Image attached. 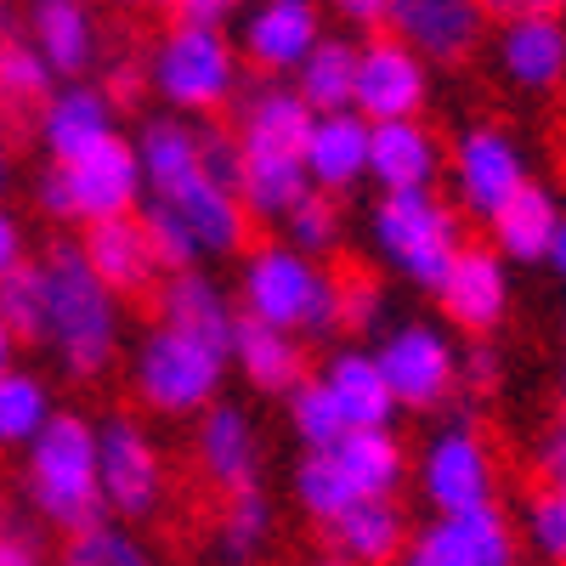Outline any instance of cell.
I'll use <instances>...</instances> for the list:
<instances>
[{
	"label": "cell",
	"mask_w": 566,
	"mask_h": 566,
	"mask_svg": "<svg viewBox=\"0 0 566 566\" xmlns=\"http://www.w3.org/2000/svg\"><path fill=\"white\" fill-rule=\"evenodd\" d=\"M34 272H40V295H45L40 346L52 352L57 374H69V380H80V386L103 380L125 340L119 295L103 290V277L85 266L74 239H52L34 255Z\"/></svg>",
	"instance_id": "1"
},
{
	"label": "cell",
	"mask_w": 566,
	"mask_h": 566,
	"mask_svg": "<svg viewBox=\"0 0 566 566\" xmlns=\"http://www.w3.org/2000/svg\"><path fill=\"white\" fill-rule=\"evenodd\" d=\"M239 317L290 328L306 346H328L340 340V272L328 261H312L301 250H290L283 239L250 244L239 255Z\"/></svg>",
	"instance_id": "2"
},
{
	"label": "cell",
	"mask_w": 566,
	"mask_h": 566,
	"mask_svg": "<svg viewBox=\"0 0 566 566\" xmlns=\"http://www.w3.org/2000/svg\"><path fill=\"white\" fill-rule=\"evenodd\" d=\"M23 499L45 527L85 533L108 522V504L97 488V419L57 408L23 448Z\"/></svg>",
	"instance_id": "3"
},
{
	"label": "cell",
	"mask_w": 566,
	"mask_h": 566,
	"mask_svg": "<svg viewBox=\"0 0 566 566\" xmlns=\"http://www.w3.org/2000/svg\"><path fill=\"white\" fill-rule=\"evenodd\" d=\"M142 63H148V91L165 103V114L181 119H216L244 91V57L232 45V29L170 18Z\"/></svg>",
	"instance_id": "4"
},
{
	"label": "cell",
	"mask_w": 566,
	"mask_h": 566,
	"mask_svg": "<svg viewBox=\"0 0 566 566\" xmlns=\"http://www.w3.org/2000/svg\"><path fill=\"white\" fill-rule=\"evenodd\" d=\"M368 244L391 277H402L419 295H437V283L448 277L453 255L470 239H464V216L431 187V193H374Z\"/></svg>",
	"instance_id": "5"
},
{
	"label": "cell",
	"mask_w": 566,
	"mask_h": 566,
	"mask_svg": "<svg viewBox=\"0 0 566 566\" xmlns=\"http://www.w3.org/2000/svg\"><path fill=\"white\" fill-rule=\"evenodd\" d=\"M29 199L57 227H91V221H108V216H130L142 205V165H136L130 136L119 130L103 148H91L69 165L45 159L29 181Z\"/></svg>",
	"instance_id": "6"
},
{
	"label": "cell",
	"mask_w": 566,
	"mask_h": 566,
	"mask_svg": "<svg viewBox=\"0 0 566 566\" xmlns=\"http://www.w3.org/2000/svg\"><path fill=\"white\" fill-rule=\"evenodd\" d=\"M227 380V352L181 335V328H142L130 352V391L159 419H199Z\"/></svg>",
	"instance_id": "7"
},
{
	"label": "cell",
	"mask_w": 566,
	"mask_h": 566,
	"mask_svg": "<svg viewBox=\"0 0 566 566\" xmlns=\"http://www.w3.org/2000/svg\"><path fill=\"white\" fill-rule=\"evenodd\" d=\"M374 363H380L386 386L397 397V413H442L459 397V346L442 323L397 317L374 335Z\"/></svg>",
	"instance_id": "8"
},
{
	"label": "cell",
	"mask_w": 566,
	"mask_h": 566,
	"mask_svg": "<svg viewBox=\"0 0 566 566\" xmlns=\"http://www.w3.org/2000/svg\"><path fill=\"white\" fill-rule=\"evenodd\" d=\"M413 488L431 504V515L482 510L499 499V459H493L488 437L476 431V419L453 413L448 424H437V437L413 459Z\"/></svg>",
	"instance_id": "9"
},
{
	"label": "cell",
	"mask_w": 566,
	"mask_h": 566,
	"mask_svg": "<svg viewBox=\"0 0 566 566\" xmlns=\"http://www.w3.org/2000/svg\"><path fill=\"white\" fill-rule=\"evenodd\" d=\"M165 453L130 413L97 419V488L114 522H148L165 504Z\"/></svg>",
	"instance_id": "10"
},
{
	"label": "cell",
	"mask_w": 566,
	"mask_h": 566,
	"mask_svg": "<svg viewBox=\"0 0 566 566\" xmlns=\"http://www.w3.org/2000/svg\"><path fill=\"white\" fill-rule=\"evenodd\" d=\"M442 176L453 187V210L476 216V221H493L499 205H510L533 181L522 142H515L504 125H470V130H459L453 148H448V170Z\"/></svg>",
	"instance_id": "11"
},
{
	"label": "cell",
	"mask_w": 566,
	"mask_h": 566,
	"mask_svg": "<svg viewBox=\"0 0 566 566\" xmlns=\"http://www.w3.org/2000/svg\"><path fill=\"white\" fill-rule=\"evenodd\" d=\"M397 566H522V527L499 499L482 510L431 515L419 533H408Z\"/></svg>",
	"instance_id": "12"
},
{
	"label": "cell",
	"mask_w": 566,
	"mask_h": 566,
	"mask_svg": "<svg viewBox=\"0 0 566 566\" xmlns=\"http://www.w3.org/2000/svg\"><path fill=\"white\" fill-rule=\"evenodd\" d=\"M232 45L244 57V74L255 80H290L306 52L328 34L323 0H244V12L232 18Z\"/></svg>",
	"instance_id": "13"
},
{
	"label": "cell",
	"mask_w": 566,
	"mask_h": 566,
	"mask_svg": "<svg viewBox=\"0 0 566 566\" xmlns=\"http://www.w3.org/2000/svg\"><path fill=\"white\" fill-rule=\"evenodd\" d=\"M431 74L397 34H363L357 40V80H352V114L368 125L386 119H424L431 108Z\"/></svg>",
	"instance_id": "14"
},
{
	"label": "cell",
	"mask_w": 566,
	"mask_h": 566,
	"mask_svg": "<svg viewBox=\"0 0 566 566\" xmlns=\"http://www.w3.org/2000/svg\"><path fill=\"white\" fill-rule=\"evenodd\" d=\"M386 34H397L424 69H464L488 45V12L476 0H391Z\"/></svg>",
	"instance_id": "15"
},
{
	"label": "cell",
	"mask_w": 566,
	"mask_h": 566,
	"mask_svg": "<svg viewBox=\"0 0 566 566\" xmlns=\"http://www.w3.org/2000/svg\"><path fill=\"white\" fill-rule=\"evenodd\" d=\"M437 306L470 340L499 335V323L510 317V261L493 244H464L437 283Z\"/></svg>",
	"instance_id": "16"
},
{
	"label": "cell",
	"mask_w": 566,
	"mask_h": 566,
	"mask_svg": "<svg viewBox=\"0 0 566 566\" xmlns=\"http://www.w3.org/2000/svg\"><path fill=\"white\" fill-rule=\"evenodd\" d=\"M232 142L244 159H301L312 108L301 103V91L290 80H255L232 97Z\"/></svg>",
	"instance_id": "17"
},
{
	"label": "cell",
	"mask_w": 566,
	"mask_h": 566,
	"mask_svg": "<svg viewBox=\"0 0 566 566\" xmlns=\"http://www.w3.org/2000/svg\"><path fill=\"white\" fill-rule=\"evenodd\" d=\"M154 205H165L181 232L193 239L199 261H232V255H244L250 250V216L239 205V193L232 187H221L210 170H193L187 181H176L170 193H154Z\"/></svg>",
	"instance_id": "18"
},
{
	"label": "cell",
	"mask_w": 566,
	"mask_h": 566,
	"mask_svg": "<svg viewBox=\"0 0 566 566\" xmlns=\"http://www.w3.org/2000/svg\"><path fill=\"white\" fill-rule=\"evenodd\" d=\"M29 136L40 142V154L52 165H69L91 148H103L108 136H119V108L103 97L97 80H57V91L34 114Z\"/></svg>",
	"instance_id": "19"
},
{
	"label": "cell",
	"mask_w": 566,
	"mask_h": 566,
	"mask_svg": "<svg viewBox=\"0 0 566 566\" xmlns=\"http://www.w3.org/2000/svg\"><path fill=\"white\" fill-rule=\"evenodd\" d=\"M74 244H80L85 266L103 277V290L119 295V301L154 295L159 277H165V266H159V255H154V244H148V227H142L136 210H130V216H108V221L80 227Z\"/></svg>",
	"instance_id": "20"
},
{
	"label": "cell",
	"mask_w": 566,
	"mask_h": 566,
	"mask_svg": "<svg viewBox=\"0 0 566 566\" xmlns=\"http://www.w3.org/2000/svg\"><path fill=\"white\" fill-rule=\"evenodd\" d=\"M23 40L57 80H91L103 63V23L91 0H29Z\"/></svg>",
	"instance_id": "21"
},
{
	"label": "cell",
	"mask_w": 566,
	"mask_h": 566,
	"mask_svg": "<svg viewBox=\"0 0 566 566\" xmlns=\"http://www.w3.org/2000/svg\"><path fill=\"white\" fill-rule=\"evenodd\" d=\"M448 170V142L424 119L368 125V181L380 193H431Z\"/></svg>",
	"instance_id": "22"
},
{
	"label": "cell",
	"mask_w": 566,
	"mask_h": 566,
	"mask_svg": "<svg viewBox=\"0 0 566 566\" xmlns=\"http://www.w3.org/2000/svg\"><path fill=\"white\" fill-rule=\"evenodd\" d=\"M499 80L527 91V97H549L566 85V18H510L499 23L493 40Z\"/></svg>",
	"instance_id": "23"
},
{
	"label": "cell",
	"mask_w": 566,
	"mask_h": 566,
	"mask_svg": "<svg viewBox=\"0 0 566 566\" xmlns=\"http://www.w3.org/2000/svg\"><path fill=\"white\" fill-rule=\"evenodd\" d=\"M154 306H159V323L165 328H181L216 352L232 346V328H239V301L227 295V283H216L205 266H181V272H165L159 290H154Z\"/></svg>",
	"instance_id": "24"
},
{
	"label": "cell",
	"mask_w": 566,
	"mask_h": 566,
	"mask_svg": "<svg viewBox=\"0 0 566 566\" xmlns=\"http://www.w3.org/2000/svg\"><path fill=\"white\" fill-rule=\"evenodd\" d=\"M193 453H199L205 482H210V488H221V493L261 482V431H255L250 408L227 402V397H216V402L199 413Z\"/></svg>",
	"instance_id": "25"
},
{
	"label": "cell",
	"mask_w": 566,
	"mask_h": 566,
	"mask_svg": "<svg viewBox=\"0 0 566 566\" xmlns=\"http://www.w3.org/2000/svg\"><path fill=\"white\" fill-rule=\"evenodd\" d=\"M317 386L328 391L335 413L346 419V431H386L397 419V397H391L386 374H380L368 346H335L328 363L317 368Z\"/></svg>",
	"instance_id": "26"
},
{
	"label": "cell",
	"mask_w": 566,
	"mask_h": 566,
	"mask_svg": "<svg viewBox=\"0 0 566 566\" xmlns=\"http://www.w3.org/2000/svg\"><path fill=\"white\" fill-rule=\"evenodd\" d=\"M306 181L317 193H352L357 181H368V119L363 114H312L306 148H301Z\"/></svg>",
	"instance_id": "27"
},
{
	"label": "cell",
	"mask_w": 566,
	"mask_h": 566,
	"mask_svg": "<svg viewBox=\"0 0 566 566\" xmlns=\"http://www.w3.org/2000/svg\"><path fill=\"white\" fill-rule=\"evenodd\" d=\"M227 363L239 368L261 397H290L306 374H312V368H306V340L290 335V328L255 323V317H239V328H232V346H227Z\"/></svg>",
	"instance_id": "28"
},
{
	"label": "cell",
	"mask_w": 566,
	"mask_h": 566,
	"mask_svg": "<svg viewBox=\"0 0 566 566\" xmlns=\"http://www.w3.org/2000/svg\"><path fill=\"white\" fill-rule=\"evenodd\" d=\"M560 210L566 205L555 199V187L527 181L522 193H515L510 205H499V216L488 221L493 250L510 266H544L549 261V244H555V227H560Z\"/></svg>",
	"instance_id": "29"
},
{
	"label": "cell",
	"mask_w": 566,
	"mask_h": 566,
	"mask_svg": "<svg viewBox=\"0 0 566 566\" xmlns=\"http://www.w3.org/2000/svg\"><path fill=\"white\" fill-rule=\"evenodd\" d=\"M323 533L335 544V560H346V566H397V555L408 544V515L397 499H363Z\"/></svg>",
	"instance_id": "30"
},
{
	"label": "cell",
	"mask_w": 566,
	"mask_h": 566,
	"mask_svg": "<svg viewBox=\"0 0 566 566\" xmlns=\"http://www.w3.org/2000/svg\"><path fill=\"white\" fill-rule=\"evenodd\" d=\"M317 453V448H312ZM335 459V470L346 476V488L357 499H397L408 482V448L397 442V431H346L335 448H323Z\"/></svg>",
	"instance_id": "31"
},
{
	"label": "cell",
	"mask_w": 566,
	"mask_h": 566,
	"mask_svg": "<svg viewBox=\"0 0 566 566\" xmlns=\"http://www.w3.org/2000/svg\"><path fill=\"white\" fill-rule=\"evenodd\" d=\"M57 91V74L40 63V52L23 34H0V130L23 136L34 130V114Z\"/></svg>",
	"instance_id": "32"
},
{
	"label": "cell",
	"mask_w": 566,
	"mask_h": 566,
	"mask_svg": "<svg viewBox=\"0 0 566 566\" xmlns=\"http://www.w3.org/2000/svg\"><path fill=\"white\" fill-rule=\"evenodd\" d=\"M352 80H357V40L352 34H323L306 52V63L290 74V85L301 91V103L312 114H346Z\"/></svg>",
	"instance_id": "33"
},
{
	"label": "cell",
	"mask_w": 566,
	"mask_h": 566,
	"mask_svg": "<svg viewBox=\"0 0 566 566\" xmlns=\"http://www.w3.org/2000/svg\"><path fill=\"white\" fill-rule=\"evenodd\" d=\"M272 544V499L261 482L221 493V515H216V560L221 566H255Z\"/></svg>",
	"instance_id": "34"
},
{
	"label": "cell",
	"mask_w": 566,
	"mask_h": 566,
	"mask_svg": "<svg viewBox=\"0 0 566 566\" xmlns=\"http://www.w3.org/2000/svg\"><path fill=\"white\" fill-rule=\"evenodd\" d=\"M312 193L301 159H244L239 154V205L250 221H283L301 199Z\"/></svg>",
	"instance_id": "35"
},
{
	"label": "cell",
	"mask_w": 566,
	"mask_h": 566,
	"mask_svg": "<svg viewBox=\"0 0 566 566\" xmlns=\"http://www.w3.org/2000/svg\"><path fill=\"white\" fill-rule=\"evenodd\" d=\"M52 413H57V402H52L45 374L18 368V363L0 374V453H7V448H29L34 431H40Z\"/></svg>",
	"instance_id": "36"
},
{
	"label": "cell",
	"mask_w": 566,
	"mask_h": 566,
	"mask_svg": "<svg viewBox=\"0 0 566 566\" xmlns=\"http://www.w3.org/2000/svg\"><path fill=\"white\" fill-rule=\"evenodd\" d=\"M277 239L290 250H301V255H312V261H328L346 244V205L335 193H317L312 187V193L277 221Z\"/></svg>",
	"instance_id": "37"
},
{
	"label": "cell",
	"mask_w": 566,
	"mask_h": 566,
	"mask_svg": "<svg viewBox=\"0 0 566 566\" xmlns=\"http://www.w3.org/2000/svg\"><path fill=\"white\" fill-rule=\"evenodd\" d=\"M57 566H159V560L136 538V527L108 515V522L85 527V533H69L63 549H57Z\"/></svg>",
	"instance_id": "38"
},
{
	"label": "cell",
	"mask_w": 566,
	"mask_h": 566,
	"mask_svg": "<svg viewBox=\"0 0 566 566\" xmlns=\"http://www.w3.org/2000/svg\"><path fill=\"white\" fill-rule=\"evenodd\" d=\"M295 504L306 510V522L328 527V522H340V515H346L352 504H363V499L346 488V476L335 470V459L317 448V453H301V464H295Z\"/></svg>",
	"instance_id": "39"
},
{
	"label": "cell",
	"mask_w": 566,
	"mask_h": 566,
	"mask_svg": "<svg viewBox=\"0 0 566 566\" xmlns=\"http://www.w3.org/2000/svg\"><path fill=\"white\" fill-rule=\"evenodd\" d=\"M283 408H290V431L301 437V448H335L346 437V419L335 413V402H328V391L317 386V374H306V380L283 397Z\"/></svg>",
	"instance_id": "40"
},
{
	"label": "cell",
	"mask_w": 566,
	"mask_h": 566,
	"mask_svg": "<svg viewBox=\"0 0 566 566\" xmlns=\"http://www.w3.org/2000/svg\"><path fill=\"white\" fill-rule=\"evenodd\" d=\"M0 323L12 328L18 346H40V328H45V295H40V272L34 255L0 277Z\"/></svg>",
	"instance_id": "41"
},
{
	"label": "cell",
	"mask_w": 566,
	"mask_h": 566,
	"mask_svg": "<svg viewBox=\"0 0 566 566\" xmlns=\"http://www.w3.org/2000/svg\"><path fill=\"white\" fill-rule=\"evenodd\" d=\"M391 323V295L374 272H340V328L374 340Z\"/></svg>",
	"instance_id": "42"
},
{
	"label": "cell",
	"mask_w": 566,
	"mask_h": 566,
	"mask_svg": "<svg viewBox=\"0 0 566 566\" xmlns=\"http://www.w3.org/2000/svg\"><path fill=\"white\" fill-rule=\"evenodd\" d=\"M522 538L549 560L566 566V488H538L522 510Z\"/></svg>",
	"instance_id": "43"
},
{
	"label": "cell",
	"mask_w": 566,
	"mask_h": 566,
	"mask_svg": "<svg viewBox=\"0 0 566 566\" xmlns=\"http://www.w3.org/2000/svg\"><path fill=\"white\" fill-rule=\"evenodd\" d=\"M91 80L103 85V97H108L119 114H125L130 103H142V97H148V63H142V57H130V52H119V57H103Z\"/></svg>",
	"instance_id": "44"
},
{
	"label": "cell",
	"mask_w": 566,
	"mask_h": 566,
	"mask_svg": "<svg viewBox=\"0 0 566 566\" xmlns=\"http://www.w3.org/2000/svg\"><path fill=\"white\" fill-rule=\"evenodd\" d=\"M504 380V357L493 340H464L459 346V391L464 397H488Z\"/></svg>",
	"instance_id": "45"
},
{
	"label": "cell",
	"mask_w": 566,
	"mask_h": 566,
	"mask_svg": "<svg viewBox=\"0 0 566 566\" xmlns=\"http://www.w3.org/2000/svg\"><path fill=\"white\" fill-rule=\"evenodd\" d=\"M533 470H538V482H544V488H566V413L538 437V448H533Z\"/></svg>",
	"instance_id": "46"
},
{
	"label": "cell",
	"mask_w": 566,
	"mask_h": 566,
	"mask_svg": "<svg viewBox=\"0 0 566 566\" xmlns=\"http://www.w3.org/2000/svg\"><path fill=\"white\" fill-rule=\"evenodd\" d=\"M176 23H210V29H227L232 18L244 12V0H165Z\"/></svg>",
	"instance_id": "47"
},
{
	"label": "cell",
	"mask_w": 566,
	"mask_h": 566,
	"mask_svg": "<svg viewBox=\"0 0 566 566\" xmlns=\"http://www.w3.org/2000/svg\"><path fill=\"white\" fill-rule=\"evenodd\" d=\"M29 261V232H23V221H18V210L0 199V277L7 272H18Z\"/></svg>",
	"instance_id": "48"
},
{
	"label": "cell",
	"mask_w": 566,
	"mask_h": 566,
	"mask_svg": "<svg viewBox=\"0 0 566 566\" xmlns=\"http://www.w3.org/2000/svg\"><path fill=\"white\" fill-rule=\"evenodd\" d=\"M488 12V23H510V18H566V0H476Z\"/></svg>",
	"instance_id": "49"
},
{
	"label": "cell",
	"mask_w": 566,
	"mask_h": 566,
	"mask_svg": "<svg viewBox=\"0 0 566 566\" xmlns=\"http://www.w3.org/2000/svg\"><path fill=\"white\" fill-rule=\"evenodd\" d=\"M323 7L335 12L340 23L363 29V34H380V29H386V7H391V0H323Z\"/></svg>",
	"instance_id": "50"
},
{
	"label": "cell",
	"mask_w": 566,
	"mask_h": 566,
	"mask_svg": "<svg viewBox=\"0 0 566 566\" xmlns=\"http://www.w3.org/2000/svg\"><path fill=\"white\" fill-rule=\"evenodd\" d=\"M0 566H45L34 533H23V527H7V533H0Z\"/></svg>",
	"instance_id": "51"
},
{
	"label": "cell",
	"mask_w": 566,
	"mask_h": 566,
	"mask_svg": "<svg viewBox=\"0 0 566 566\" xmlns=\"http://www.w3.org/2000/svg\"><path fill=\"white\" fill-rule=\"evenodd\" d=\"M12 187H18V142L0 130V199H7Z\"/></svg>",
	"instance_id": "52"
},
{
	"label": "cell",
	"mask_w": 566,
	"mask_h": 566,
	"mask_svg": "<svg viewBox=\"0 0 566 566\" xmlns=\"http://www.w3.org/2000/svg\"><path fill=\"white\" fill-rule=\"evenodd\" d=\"M549 266H555V277H566V210H560V227H555V244H549Z\"/></svg>",
	"instance_id": "53"
},
{
	"label": "cell",
	"mask_w": 566,
	"mask_h": 566,
	"mask_svg": "<svg viewBox=\"0 0 566 566\" xmlns=\"http://www.w3.org/2000/svg\"><path fill=\"white\" fill-rule=\"evenodd\" d=\"M0 34H23V7L18 0H0Z\"/></svg>",
	"instance_id": "54"
},
{
	"label": "cell",
	"mask_w": 566,
	"mask_h": 566,
	"mask_svg": "<svg viewBox=\"0 0 566 566\" xmlns=\"http://www.w3.org/2000/svg\"><path fill=\"white\" fill-rule=\"evenodd\" d=\"M12 363H18V340H12V328L0 323V374H7Z\"/></svg>",
	"instance_id": "55"
},
{
	"label": "cell",
	"mask_w": 566,
	"mask_h": 566,
	"mask_svg": "<svg viewBox=\"0 0 566 566\" xmlns=\"http://www.w3.org/2000/svg\"><path fill=\"white\" fill-rule=\"evenodd\" d=\"M114 12H148V7H165V0H103Z\"/></svg>",
	"instance_id": "56"
},
{
	"label": "cell",
	"mask_w": 566,
	"mask_h": 566,
	"mask_svg": "<svg viewBox=\"0 0 566 566\" xmlns=\"http://www.w3.org/2000/svg\"><path fill=\"white\" fill-rule=\"evenodd\" d=\"M7 527H18V515H12V499H0V533Z\"/></svg>",
	"instance_id": "57"
},
{
	"label": "cell",
	"mask_w": 566,
	"mask_h": 566,
	"mask_svg": "<svg viewBox=\"0 0 566 566\" xmlns=\"http://www.w3.org/2000/svg\"><path fill=\"white\" fill-rule=\"evenodd\" d=\"M560 408H566V363H560Z\"/></svg>",
	"instance_id": "58"
},
{
	"label": "cell",
	"mask_w": 566,
	"mask_h": 566,
	"mask_svg": "<svg viewBox=\"0 0 566 566\" xmlns=\"http://www.w3.org/2000/svg\"><path fill=\"white\" fill-rule=\"evenodd\" d=\"M317 566H346V560H335V555H328V560H317Z\"/></svg>",
	"instance_id": "59"
}]
</instances>
